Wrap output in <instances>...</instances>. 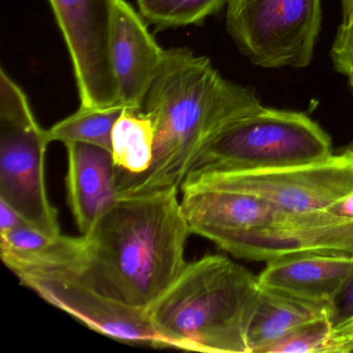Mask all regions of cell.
Masks as SVG:
<instances>
[{"label": "cell", "mask_w": 353, "mask_h": 353, "mask_svg": "<svg viewBox=\"0 0 353 353\" xmlns=\"http://www.w3.org/2000/svg\"><path fill=\"white\" fill-rule=\"evenodd\" d=\"M261 107L252 88L223 78L210 59L187 48L167 49L139 111L154 127L152 164L138 175L117 169V196L179 193L206 145Z\"/></svg>", "instance_id": "6da1fadb"}, {"label": "cell", "mask_w": 353, "mask_h": 353, "mask_svg": "<svg viewBox=\"0 0 353 353\" xmlns=\"http://www.w3.org/2000/svg\"><path fill=\"white\" fill-rule=\"evenodd\" d=\"M177 192L123 196L81 235L82 276L111 299L148 310L185 270L192 234Z\"/></svg>", "instance_id": "7a4b0ae2"}, {"label": "cell", "mask_w": 353, "mask_h": 353, "mask_svg": "<svg viewBox=\"0 0 353 353\" xmlns=\"http://www.w3.org/2000/svg\"><path fill=\"white\" fill-rule=\"evenodd\" d=\"M258 276L225 256L187 263L146 312L167 347L250 353L248 332L259 299Z\"/></svg>", "instance_id": "3957f363"}, {"label": "cell", "mask_w": 353, "mask_h": 353, "mask_svg": "<svg viewBox=\"0 0 353 353\" xmlns=\"http://www.w3.org/2000/svg\"><path fill=\"white\" fill-rule=\"evenodd\" d=\"M332 154L330 135L311 117L262 106L214 138L188 176L210 171L299 166L325 160Z\"/></svg>", "instance_id": "277c9868"}, {"label": "cell", "mask_w": 353, "mask_h": 353, "mask_svg": "<svg viewBox=\"0 0 353 353\" xmlns=\"http://www.w3.org/2000/svg\"><path fill=\"white\" fill-rule=\"evenodd\" d=\"M22 88L0 72V200L30 226L61 236L57 210L49 201L45 181L48 141Z\"/></svg>", "instance_id": "5b68a950"}, {"label": "cell", "mask_w": 353, "mask_h": 353, "mask_svg": "<svg viewBox=\"0 0 353 353\" xmlns=\"http://www.w3.org/2000/svg\"><path fill=\"white\" fill-rule=\"evenodd\" d=\"M321 0H228L226 28L241 53L264 69L307 68L321 30Z\"/></svg>", "instance_id": "8992f818"}, {"label": "cell", "mask_w": 353, "mask_h": 353, "mask_svg": "<svg viewBox=\"0 0 353 353\" xmlns=\"http://www.w3.org/2000/svg\"><path fill=\"white\" fill-rule=\"evenodd\" d=\"M193 175L257 196L283 214H311L325 210L353 191V142L325 160L311 164Z\"/></svg>", "instance_id": "52a82bcc"}, {"label": "cell", "mask_w": 353, "mask_h": 353, "mask_svg": "<svg viewBox=\"0 0 353 353\" xmlns=\"http://www.w3.org/2000/svg\"><path fill=\"white\" fill-rule=\"evenodd\" d=\"M78 266L32 268L15 274L24 286L99 334L129 344L167 347L145 310L123 305L101 292Z\"/></svg>", "instance_id": "ba28073f"}, {"label": "cell", "mask_w": 353, "mask_h": 353, "mask_svg": "<svg viewBox=\"0 0 353 353\" xmlns=\"http://www.w3.org/2000/svg\"><path fill=\"white\" fill-rule=\"evenodd\" d=\"M71 55L81 106L119 104L111 61L114 0H49Z\"/></svg>", "instance_id": "9c48e42d"}, {"label": "cell", "mask_w": 353, "mask_h": 353, "mask_svg": "<svg viewBox=\"0 0 353 353\" xmlns=\"http://www.w3.org/2000/svg\"><path fill=\"white\" fill-rule=\"evenodd\" d=\"M181 191V210L192 234L212 241L223 251L235 239L272 227L286 216L257 196L202 175L188 176Z\"/></svg>", "instance_id": "30bf717a"}, {"label": "cell", "mask_w": 353, "mask_h": 353, "mask_svg": "<svg viewBox=\"0 0 353 353\" xmlns=\"http://www.w3.org/2000/svg\"><path fill=\"white\" fill-rule=\"evenodd\" d=\"M110 51L119 104L139 112L165 50L127 0H114Z\"/></svg>", "instance_id": "8fae6325"}, {"label": "cell", "mask_w": 353, "mask_h": 353, "mask_svg": "<svg viewBox=\"0 0 353 353\" xmlns=\"http://www.w3.org/2000/svg\"><path fill=\"white\" fill-rule=\"evenodd\" d=\"M352 268L353 254L307 250L268 260L258 280L266 288L332 307Z\"/></svg>", "instance_id": "7c38bea8"}, {"label": "cell", "mask_w": 353, "mask_h": 353, "mask_svg": "<svg viewBox=\"0 0 353 353\" xmlns=\"http://www.w3.org/2000/svg\"><path fill=\"white\" fill-rule=\"evenodd\" d=\"M65 146L69 159L68 200L81 235H85L119 198L117 165L107 148L84 142Z\"/></svg>", "instance_id": "4fadbf2b"}, {"label": "cell", "mask_w": 353, "mask_h": 353, "mask_svg": "<svg viewBox=\"0 0 353 353\" xmlns=\"http://www.w3.org/2000/svg\"><path fill=\"white\" fill-rule=\"evenodd\" d=\"M307 250L353 254V220L334 219L318 224L280 223L245 235L239 243L243 259L268 261L278 256Z\"/></svg>", "instance_id": "5bb4252c"}, {"label": "cell", "mask_w": 353, "mask_h": 353, "mask_svg": "<svg viewBox=\"0 0 353 353\" xmlns=\"http://www.w3.org/2000/svg\"><path fill=\"white\" fill-rule=\"evenodd\" d=\"M330 320V307L261 286L248 332L250 353H263L293 330L319 320Z\"/></svg>", "instance_id": "9a60e30c"}, {"label": "cell", "mask_w": 353, "mask_h": 353, "mask_svg": "<svg viewBox=\"0 0 353 353\" xmlns=\"http://www.w3.org/2000/svg\"><path fill=\"white\" fill-rule=\"evenodd\" d=\"M0 255L14 272L32 268L75 265L83 256L82 239L51 237L30 225L0 232Z\"/></svg>", "instance_id": "2e32d148"}, {"label": "cell", "mask_w": 353, "mask_h": 353, "mask_svg": "<svg viewBox=\"0 0 353 353\" xmlns=\"http://www.w3.org/2000/svg\"><path fill=\"white\" fill-rule=\"evenodd\" d=\"M154 144L152 121L141 112L125 108L113 128L111 139L117 170L130 175L145 172L152 164Z\"/></svg>", "instance_id": "e0dca14e"}, {"label": "cell", "mask_w": 353, "mask_h": 353, "mask_svg": "<svg viewBox=\"0 0 353 353\" xmlns=\"http://www.w3.org/2000/svg\"><path fill=\"white\" fill-rule=\"evenodd\" d=\"M125 109L121 104L107 108L80 106L75 113L45 131L47 141L84 142L111 150L113 128Z\"/></svg>", "instance_id": "ac0fdd59"}, {"label": "cell", "mask_w": 353, "mask_h": 353, "mask_svg": "<svg viewBox=\"0 0 353 353\" xmlns=\"http://www.w3.org/2000/svg\"><path fill=\"white\" fill-rule=\"evenodd\" d=\"M140 15L157 32L201 26L216 15L228 0H136Z\"/></svg>", "instance_id": "d6986e66"}, {"label": "cell", "mask_w": 353, "mask_h": 353, "mask_svg": "<svg viewBox=\"0 0 353 353\" xmlns=\"http://www.w3.org/2000/svg\"><path fill=\"white\" fill-rule=\"evenodd\" d=\"M332 330L330 319L312 322L283 336L263 353H338Z\"/></svg>", "instance_id": "ffe728a7"}, {"label": "cell", "mask_w": 353, "mask_h": 353, "mask_svg": "<svg viewBox=\"0 0 353 353\" xmlns=\"http://www.w3.org/2000/svg\"><path fill=\"white\" fill-rule=\"evenodd\" d=\"M330 57L336 71L346 78L353 90V26L342 22L339 26L332 42Z\"/></svg>", "instance_id": "44dd1931"}, {"label": "cell", "mask_w": 353, "mask_h": 353, "mask_svg": "<svg viewBox=\"0 0 353 353\" xmlns=\"http://www.w3.org/2000/svg\"><path fill=\"white\" fill-rule=\"evenodd\" d=\"M353 317V268L330 307V321L338 325Z\"/></svg>", "instance_id": "7402d4cb"}, {"label": "cell", "mask_w": 353, "mask_h": 353, "mask_svg": "<svg viewBox=\"0 0 353 353\" xmlns=\"http://www.w3.org/2000/svg\"><path fill=\"white\" fill-rule=\"evenodd\" d=\"M332 340L338 348V353L353 351V317L338 325L332 326Z\"/></svg>", "instance_id": "603a6c76"}, {"label": "cell", "mask_w": 353, "mask_h": 353, "mask_svg": "<svg viewBox=\"0 0 353 353\" xmlns=\"http://www.w3.org/2000/svg\"><path fill=\"white\" fill-rule=\"evenodd\" d=\"M28 225L13 208L0 200V232L13 230Z\"/></svg>", "instance_id": "cb8c5ba5"}, {"label": "cell", "mask_w": 353, "mask_h": 353, "mask_svg": "<svg viewBox=\"0 0 353 353\" xmlns=\"http://www.w3.org/2000/svg\"><path fill=\"white\" fill-rule=\"evenodd\" d=\"M325 210L341 220H353V191L334 202Z\"/></svg>", "instance_id": "d4e9b609"}, {"label": "cell", "mask_w": 353, "mask_h": 353, "mask_svg": "<svg viewBox=\"0 0 353 353\" xmlns=\"http://www.w3.org/2000/svg\"><path fill=\"white\" fill-rule=\"evenodd\" d=\"M343 23L353 26V0H341Z\"/></svg>", "instance_id": "484cf974"}]
</instances>
